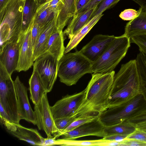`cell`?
Returning <instances> with one entry per match:
<instances>
[{
  "instance_id": "f1b7e54d",
  "label": "cell",
  "mask_w": 146,
  "mask_h": 146,
  "mask_svg": "<svg viewBox=\"0 0 146 146\" xmlns=\"http://www.w3.org/2000/svg\"><path fill=\"white\" fill-rule=\"evenodd\" d=\"M125 122L135 127L146 123V109L129 118Z\"/></svg>"
},
{
  "instance_id": "ac0fdd59",
  "label": "cell",
  "mask_w": 146,
  "mask_h": 146,
  "mask_svg": "<svg viewBox=\"0 0 146 146\" xmlns=\"http://www.w3.org/2000/svg\"><path fill=\"white\" fill-rule=\"evenodd\" d=\"M64 40L63 31L56 30L50 36L46 52L51 54L59 61L64 54Z\"/></svg>"
},
{
  "instance_id": "ffe728a7",
  "label": "cell",
  "mask_w": 146,
  "mask_h": 146,
  "mask_svg": "<svg viewBox=\"0 0 146 146\" xmlns=\"http://www.w3.org/2000/svg\"><path fill=\"white\" fill-rule=\"evenodd\" d=\"M58 15L55 17L46 27L40 35L35 46L34 56L35 60L46 52L47 44L50 36L57 30L56 25Z\"/></svg>"
},
{
  "instance_id": "6da1fadb",
  "label": "cell",
  "mask_w": 146,
  "mask_h": 146,
  "mask_svg": "<svg viewBox=\"0 0 146 146\" xmlns=\"http://www.w3.org/2000/svg\"><path fill=\"white\" fill-rule=\"evenodd\" d=\"M115 72L93 73L85 89L83 101L74 115L77 119L98 118L108 108Z\"/></svg>"
},
{
  "instance_id": "f546056e",
  "label": "cell",
  "mask_w": 146,
  "mask_h": 146,
  "mask_svg": "<svg viewBox=\"0 0 146 146\" xmlns=\"http://www.w3.org/2000/svg\"><path fill=\"white\" fill-rule=\"evenodd\" d=\"M76 119V116L74 115L54 119L55 125L57 128L60 132L61 136L62 132Z\"/></svg>"
},
{
  "instance_id": "9a60e30c",
  "label": "cell",
  "mask_w": 146,
  "mask_h": 146,
  "mask_svg": "<svg viewBox=\"0 0 146 146\" xmlns=\"http://www.w3.org/2000/svg\"><path fill=\"white\" fill-rule=\"evenodd\" d=\"M19 58V44L17 42L5 43L1 46L0 63L11 75L16 70Z\"/></svg>"
},
{
  "instance_id": "4dcf8cb0",
  "label": "cell",
  "mask_w": 146,
  "mask_h": 146,
  "mask_svg": "<svg viewBox=\"0 0 146 146\" xmlns=\"http://www.w3.org/2000/svg\"><path fill=\"white\" fill-rule=\"evenodd\" d=\"M130 39L131 43L136 44L140 52L146 56V34L133 36Z\"/></svg>"
},
{
  "instance_id": "5b68a950",
  "label": "cell",
  "mask_w": 146,
  "mask_h": 146,
  "mask_svg": "<svg viewBox=\"0 0 146 146\" xmlns=\"http://www.w3.org/2000/svg\"><path fill=\"white\" fill-rule=\"evenodd\" d=\"M131 43L130 38L124 34L115 36L102 55L93 63L92 73H106L113 71L125 56Z\"/></svg>"
},
{
  "instance_id": "f35d334b",
  "label": "cell",
  "mask_w": 146,
  "mask_h": 146,
  "mask_svg": "<svg viewBox=\"0 0 146 146\" xmlns=\"http://www.w3.org/2000/svg\"><path fill=\"white\" fill-rule=\"evenodd\" d=\"M103 0H91L78 12H82L98 6Z\"/></svg>"
},
{
  "instance_id": "44dd1931",
  "label": "cell",
  "mask_w": 146,
  "mask_h": 146,
  "mask_svg": "<svg viewBox=\"0 0 146 146\" xmlns=\"http://www.w3.org/2000/svg\"><path fill=\"white\" fill-rule=\"evenodd\" d=\"M123 34L129 38L146 34V11L143 9L138 16L126 24Z\"/></svg>"
},
{
  "instance_id": "4316f807",
  "label": "cell",
  "mask_w": 146,
  "mask_h": 146,
  "mask_svg": "<svg viewBox=\"0 0 146 146\" xmlns=\"http://www.w3.org/2000/svg\"><path fill=\"white\" fill-rule=\"evenodd\" d=\"M59 12L47 8L41 12L36 13L34 24H36L41 27L48 25L54 18L59 15Z\"/></svg>"
},
{
  "instance_id": "1f68e13d",
  "label": "cell",
  "mask_w": 146,
  "mask_h": 146,
  "mask_svg": "<svg viewBox=\"0 0 146 146\" xmlns=\"http://www.w3.org/2000/svg\"><path fill=\"white\" fill-rule=\"evenodd\" d=\"M120 0H103L92 15V17L103 13L105 11L115 5Z\"/></svg>"
},
{
  "instance_id": "4fadbf2b",
  "label": "cell",
  "mask_w": 146,
  "mask_h": 146,
  "mask_svg": "<svg viewBox=\"0 0 146 146\" xmlns=\"http://www.w3.org/2000/svg\"><path fill=\"white\" fill-rule=\"evenodd\" d=\"M17 100L18 112L21 119H24L36 125L35 111L31 108L26 87L17 76L14 81Z\"/></svg>"
},
{
  "instance_id": "cb8c5ba5",
  "label": "cell",
  "mask_w": 146,
  "mask_h": 146,
  "mask_svg": "<svg viewBox=\"0 0 146 146\" xmlns=\"http://www.w3.org/2000/svg\"><path fill=\"white\" fill-rule=\"evenodd\" d=\"M30 99L34 105L40 101L44 94L47 93L36 72L33 70L29 81Z\"/></svg>"
},
{
  "instance_id": "8d00e7d4",
  "label": "cell",
  "mask_w": 146,
  "mask_h": 146,
  "mask_svg": "<svg viewBox=\"0 0 146 146\" xmlns=\"http://www.w3.org/2000/svg\"><path fill=\"white\" fill-rule=\"evenodd\" d=\"M119 146H146V143L136 140L125 139L120 142Z\"/></svg>"
},
{
  "instance_id": "bcb514c9",
  "label": "cell",
  "mask_w": 146,
  "mask_h": 146,
  "mask_svg": "<svg viewBox=\"0 0 146 146\" xmlns=\"http://www.w3.org/2000/svg\"><path fill=\"white\" fill-rule=\"evenodd\" d=\"M45 0V2L47 0Z\"/></svg>"
},
{
  "instance_id": "5bb4252c",
  "label": "cell",
  "mask_w": 146,
  "mask_h": 146,
  "mask_svg": "<svg viewBox=\"0 0 146 146\" xmlns=\"http://www.w3.org/2000/svg\"><path fill=\"white\" fill-rule=\"evenodd\" d=\"M115 37L102 34L96 35L80 51L94 62L102 55Z\"/></svg>"
},
{
  "instance_id": "7dc6e473",
  "label": "cell",
  "mask_w": 146,
  "mask_h": 146,
  "mask_svg": "<svg viewBox=\"0 0 146 146\" xmlns=\"http://www.w3.org/2000/svg\"></svg>"
},
{
  "instance_id": "e575fe53",
  "label": "cell",
  "mask_w": 146,
  "mask_h": 146,
  "mask_svg": "<svg viewBox=\"0 0 146 146\" xmlns=\"http://www.w3.org/2000/svg\"><path fill=\"white\" fill-rule=\"evenodd\" d=\"M96 118H97L88 117L77 119L62 132L61 136L62 133L71 131L84 123L91 121Z\"/></svg>"
},
{
  "instance_id": "d6986e66",
  "label": "cell",
  "mask_w": 146,
  "mask_h": 146,
  "mask_svg": "<svg viewBox=\"0 0 146 146\" xmlns=\"http://www.w3.org/2000/svg\"><path fill=\"white\" fill-rule=\"evenodd\" d=\"M40 5L35 0L25 1L20 34L25 33L32 29L37 10Z\"/></svg>"
},
{
  "instance_id": "30bf717a",
  "label": "cell",
  "mask_w": 146,
  "mask_h": 146,
  "mask_svg": "<svg viewBox=\"0 0 146 146\" xmlns=\"http://www.w3.org/2000/svg\"><path fill=\"white\" fill-rule=\"evenodd\" d=\"M85 92L84 89L72 95H67L51 106L54 119L74 116L83 101Z\"/></svg>"
},
{
  "instance_id": "d4e9b609",
  "label": "cell",
  "mask_w": 146,
  "mask_h": 146,
  "mask_svg": "<svg viewBox=\"0 0 146 146\" xmlns=\"http://www.w3.org/2000/svg\"><path fill=\"white\" fill-rule=\"evenodd\" d=\"M136 129V127L124 121L114 125L105 126V130L106 136L115 134L128 136Z\"/></svg>"
},
{
  "instance_id": "2e32d148",
  "label": "cell",
  "mask_w": 146,
  "mask_h": 146,
  "mask_svg": "<svg viewBox=\"0 0 146 146\" xmlns=\"http://www.w3.org/2000/svg\"><path fill=\"white\" fill-rule=\"evenodd\" d=\"M8 132L19 139L32 145L43 146L44 138L36 129L24 127L19 124L14 123Z\"/></svg>"
},
{
  "instance_id": "ba28073f",
  "label": "cell",
  "mask_w": 146,
  "mask_h": 146,
  "mask_svg": "<svg viewBox=\"0 0 146 146\" xmlns=\"http://www.w3.org/2000/svg\"><path fill=\"white\" fill-rule=\"evenodd\" d=\"M59 61L51 54L46 52L35 61L33 70L36 73L46 92L52 90L56 81Z\"/></svg>"
},
{
  "instance_id": "836d02e7",
  "label": "cell",
  "mask_w": 146,
  "mask_h": 146,
  "mask_svg": "<svg viewBox=\"0 0 146 146\" xmlns=\"http://www.w3.org/2000/svg\"><path fill=\"white\" fill-rule=\"evenodd\" d=\"M47 26L41 27L36 24H33L31 30V42L33 50L40 35Z\"/></svg>"
},
{
  "instance_id": "7bdbcfd3",
  "label": "cell",
  "mask_w": 146,
  "mask_h": 146,
  "mask_svg": "<svg viewBox=\"0 0 146 146\" xmlns=\"http://www.w3.org/2000/svg\"><path fill=\"white\" fill-rule=\"evenodd\" d=\"M135 127L139 130L146 132V123L136 126Z\"/></svg>"
},
{
  "instance_id": "74e56055",
  "label": "cell",
  "mask_w": 146,
  "mask_h": 146,
  "mask_svg": "<svg viewBox=\"0 0 146 146\" xmlns=\"http://www.w3.org/2000/svg\"><path fill=\"white\" fill-rule=\"evenodd\" d=\"M127 136L119 134H115L107 136L103 138L105 140L121 142L125 139Z\"/></svg>"
},
{
  "instance_id": "e0dca14e",
  "label": "cell",
  "mask_w": 146,
  "mask_h": 146,
  "mask_svg": "<svg viewBox=\"0 0 146 146\" xmlns=\"http://www.w3.org/2000/svg\"><path fill=\"white\" fill-rule=\"evenodd\" d=\"M98 6L80 12H77L70 20L63 33L64 36L71 38L91 19Z\"/></svg>"
},
{
  "instance_id": "7402d4cb",
  "label": "cell",
  "mask_w": 146,
  "mask_h": 146,
  "mask_svg": "<svg viewBox=\"0 0 146 146\" xmlns=\"http://www.w3.org/2000/svg\"><path fill=\"white\" fill-rule=\"evenodd\" d=\"M78 0H64V5L59 13L56 27L57 30L62 31L70 19L77 13Z\"/></svg>"
},
{
  "instance_id": "60d3db41",
  "label": "cell",
  "mask_w": 146,
  "mask_h": 146,
  "mask_svg": "<svg viewBox=\"0 0 146 146\" xmlns=\"http://www.w3.org/2000/svg\"><path fill=\"white\" fill-rule=\"evenodd\" d=\"M138 5L142 9L146 11V0H131Z\"/></svg>"
},
{
  "instance_id": "b9f144b4",
  "label": "cell",
  "mask_w": 146,
  "mask_h": 146,
  "mask_svg": "<svg viewBox=\"0 0 146 146\" xmlns=\"http://www.w3.org/2000/svg\"><path fill=\"white\" fill-rule=\"evenodd\" d=\"M11 0H0V11L3 9Z\"/></svg>"
},
{
  "instance_id": "7a4b0ae2",
  "label": "cell",
  "mask_w": 146,
  "mask_h": 146,
  "mask_svg": "<svg viewBox=\"0 0 146 146\" xmlns=\"http://www.w3.org/2000/svg\"><path fill=\"white\" fill-rule=\"evenodd\" d=\"M143 88L135 59L122 64L114 77L108 108L125 103L139 94L143 95Z\"/></svg>"
},
{
  "instance_id": "f6af8a7d",
  "label": "cell",
  "mask_w": 146,
  "mask_h": 146,
  "mask_svg": "<svg viewBox=\"0 0 146 146\" xmlns=\"http://www.w3.org/2000/svg\"><path fill=\"white\" fill-rule=\"evenodd\" d=\"M22 0V1H25V0Z\"/></svg>"
},
{
  "instance_id": "8fae6325",
  "label": "cell",
  "mask_w": 146,
  "mask_h": 146,
  "mask_svg": "<svg viewBox=\"0 0 146 146\" xmlns=\"http://www.w3.org/2000/svg\"><path fill=\"white\" fill-rule=\"evenodd\" d=\"M31 30L20 34L19 38V58L16 70L19 72L28 70L33 66L35 61Z\"/></svg>"
},
{
  "instance_id": "83f0119b",
  "label": "cell",
  "mask_w": 146,
  "mask_h": 146,
  "mask_svg": "<svg viewBox=\"0 0 146 146\" xmlns=\"http://www.w3.org/2000/svg\"><path fill=\"white\" fill-rule=\"evenodd\" d=\"M64 5V0H47L39 6L36 13L49 8L60 13Z\"/></svg>"
},
{
  "instance_id": "ab89813d",
  "label": "cell",
  "mask_w": 146,
  "mask_h": 146,
  "mask_svg": "<svg viewBox=\"0 0 146 146\" xmlns=\"http://www.w3.org/2000/svg\"><path fill=\"white\" fill-rule=\"evenodd\" d=\"M90 0H78V1L77 6V13L86 5Z\"/></svg>"
},
{
  "instance_id": "484cf974",
  "label": "cell",
  "mask_w": 146,
  "mask_h": 146,
  "mask_svg": "<svg viewBox=\"0 0 146 146\" xmlns=\"http://www.w3.org/2000/svg\"><path fill=\"white\" fill-rule=\"evenodd\" d=\"M107 141L101 139L92 140H66L63 139H56L54 145L62 146H100Z\"/></svg>"
},
{
  "instance_id": "9c48e42d",
  "label": "cell",
  "mask_w": 146,
  "mask_h": 146,
  "mask_svg": "<svg viewBox=\"0 0 146 146\" xmlns=\"http://www.w3.org/2000/svg\"><path fill=\"white\" fill-rule=\"evenodd\" d=\"M47 94H44L40 101L34 106L36 125L39 130L45 132L47 137H54L56 139L61 136L60 133L55 125Z\"/></svg>"
},
{
  "instance_id": "d590c367",
  "label": "cell",
  "mask_w": 146,
  "mask_h": 146,
  "mask_svg": "<svg viewBox=\"0 0 146 146\" xmlns=\"http://www.w3.org/2000/svg\"><path fill=\"white\" fill-rule=\"evenodd\" d=\"M125 139L136 140L146 143V132L136 128L133 133L128 135Z\"/></svg>"
},
{
  "instance_id": "ee69618b",
  "label": "cell",
  "mask_w": 146,
  "mask_h": 146,
  "mask_svg": "<svg viewBox=\"0 0 146 146\" xmlns=\"http://www.w3.org/2000/svg\"><path fill=\"white\" fill-rule=\"evenodd\" d=\"M40 5L45 2V0H35Z\"/></svg>"
},
{
  "instance_id": "3957f363",
  "label": "cell",
  "mask_w": 146,
  "mask_h": 146,
  "mask_svg": "<svg viewBox=\"0 0 146 146\" xmlns=\"http://www.w3.org/2000/svg\"><path fill=\"white\" fill-rule=\"evenodd\" d=\"M25 1L11 0L0 11V46L6 43L18 41L21 31Z\"/></svg>"
},
{
  "instance_id": "52a82bcc",
  "label": "cell",
  "mask_w": 146,
  "mask_h": 146,
  "mask_svg": "<svg viewBox=\"0 0 146 146\" xmlns=\"http://www.w3.org/2000/svg\"><path fill=\"white\" fill-rule=\"evenodd\" d=\"M0 104L14 123L19 124L17 95L13 81L4 66L0 63Z\"/></svg>"
},
{
  "instance_id": "d6a6232c",
  "label": "cell",
  "mask_w": 146,
  "mask_h": 146,
  "mask_svg": "<svg viewBox=\"0 0 146 146\" xmlns=\"http://www.w3.org/2000/svg\"><path fill=\"white\" fill-rule=\"evenodd\" d=\"M142 10L140 7L137 11L132 9H125L120 13L119 16L123 20L130 21L138 16Z\"/></svg>"
},
{
  "instance_id": "603a6c76",
  "label": "cell",
  "mask_w": 146,
  "mask_h": 146,
  "mask_svg": "<svg viewBox=\"0 0 146 146\" xmlns=\"http://www.w3.org/2000/svg\"><path fill=\"white\" fill-rule=\"evenodd\" d=\"M103 13L92 18L70 39L65 47L64 54L68 53L77 45L104 15Z\"/></svg>"
},
{
  "instance_id": "277c9868",
  "label": "cell",
  "mask_w": 146,
  "mask_h": 146,
  "mask_svg": "<svg viewBox=\"0 0 146 146\" xmlns=\"http://www.w3.org/2000/svg\"><path fill=\"white\" fill-rule=\"evenodd\" d=\"M93 63L80 51L64 54L59 62L60 81L69 86L76 84L85 74L92 73Z\"/></svg>"
},
{
  "instance_id": "8992f818",
  "label": "cell",
  "mask_w": 146,
  "mask_h": 146,
  "mask_svg": "<svg viewBox=\"0 0 146 146\" xmlns=\"http://www.w3.org/2000/svg\"><path fill=\"white\" fill-rule=\"evenodd\" d=\"M145 109L146 100L140 94L125 103L108 108L99 118L105 127L111 126L123 122Z\"/></svg>"
},
{
  "instance_id": "7c38bea8",
  "label": "cell",
  "mask_w": 146,
  "mask_h": 146,
  "mask_svg": "<svg viewBox=\"0 0 146 146\" xmlns=\"http://www.w3.org/2000/svg\"><path fill=\"white\" fill-rule=\"evenodd\" d=\"M105 126L99 117L84 123L73 129L62 133V139L74 140L78 138L88 136H94L104 138L106 136Z\"/></svg>"
}]
</instances>
